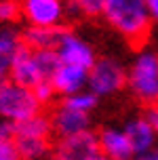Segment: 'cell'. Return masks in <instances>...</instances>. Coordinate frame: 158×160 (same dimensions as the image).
<instances>
[{
	"label": "cell",
	"mask_w": 158,
	"mask_h": 160,
	"mask_svg": "<svg viewBox=\"0 0 158 160\" xmlns=\"http://www.w3.org/2000/svg\"><path fill=\"white\" fill-rule=\"evenodd\" d=\"M101 17L137 51L143 48L154 28L143 0H108Z\"/></svg>",
	"instance_id": "6da1fadb"
},
{
	"label": "cell",
	"mask_w": 158,
	"mask_h": 160,
	"mask_svg": "<svg viewBox=\"0 0 158 160\" xmlns=\"http://www.w3.org/2000/svg\"><path fill=\"white\" fill-rule=\"evenodd\" d=\"M126 88L131 95L148 105H158V51L139 48L126 68Z\"/></svg>",
	"instance_id": "7a4b0ae2"
},
{
	"label": "cell",
	"mask_w": 158,
	"mask_h": 160,
	"mask_svg": "<svg viewBox=\"0 0 158 160\" xmlns=\"http://www.w3.org/2000/svg\"><path fill=\"white\" fill-rule=\"evenodd\" d=\"M42 112L44 110L34 97L32 88L15 84L11 80L0 84V120H7L11 124H21Z\"/></svg>",
	"instance_id": "3957f363"
},
{
	"label": "cell",
	"mask_w": 158,
	"mask_h": 160,
	"mask_svg": "<svg viewBox=\"0 0 158 160\" xmlns=\"http://www.w3.org/2000/svg\"><path fill=\"white\" fill-rule=\"evenodd\" d=\"M126 87V68L114 57H97L87 76V88L97 97H110Z\"/></svg>",
	"instance_id": "277c9868"
},
{
	"label": "cell",
	"mask_w": 158,
	"mask_h": 160,
	"mask_svg": "<svg viewBox=\"0 0 158 160\" xmlns=\"http://www.w3.org/2000/svg\"><path fill=\"white\" fill-rule=\"evenodd\" d=\"M21 19L32 28L65 25V0H19Z\"/></svg>",
	"instance_id": "5b68a950"
},
{
	"label": "cell",
	"mask_w": 158,
	"mask_h": 160,
	"mask_svg": "<svg viewBox=\"0 0 158 160\" xmlns=\"http://www.w3.org/2000/svg\"><path fill=\"white\" fill-rule=\"evenodd\" d=\"M55 53L59 57V61L63 65H74V68H82V70H91V65L95 63V48L89 44L84 38H80L78 34L72 30L70 25L65 28L59 44L55 47Z\"/></svg>",
	"instance_id": "8992f818"
},
{
	"label": "cell",
	"mask_w": 158,
	"mask_h": 160,
	"mask_svg": "<svg viewBox=\"0 0 158 160\" xmlns=\"http://www.w3.org/2000/svg\"><path fill=\"white\" fill-rule=\"evenodd\" d=\"M99 154L101 152L97 143V133L91 128L80 135L59 139L53 160H95Z\"/></svg>",
	"instance_id": "52a82bcc"
},
{
	"label": "cell",
	"mask_w": 158,
	"mask_h": 160,
	"mask_svg": "<svg viewBox=\"0 0 158 160\" xmlns=\"http://www.w3.org/2000/svg\"><path fill=\"white\" fill-rule=\"evenodd\" d=\"M48 118H51V128H53V135L57 137V141L65 139V137L80 135L84 131H91V116L89 114H80L61 103H57L53 108Z\"/></svg>",
	"instance_id": "ba28073f"
},
{
	"label": "cell",
	"mask_w": 158,
	"mask_h": 160,
	"mask_svg": "<svg viewBox=\"0 0 158 160\" xmlns=\"http://www.w3.org/2000/svg\"><path fill=\"white\" fill-rule=\"evenodd\" d=\"M99 152L110 160H135L133 148L122 127H103L97 133Z\"/></svg>",
	"instance_id": "9c48e42d"
},
{
	"label": "cell",
	"mask_w": 158,
	"mask_h": 160,
	"mask_svg": "<svg viewBox=\"0 0 158 160\" xmlns=\"http://www.w3.org/2000/svg\"><path fill=\"white\" fill-rule=\"evenodd\" d=\"M122 131L126 133L129 137V141H131V148H133V154L135 158L137 156H143V154H148L150 150H154L158 145V137L154 133V128L150 127V122L141 116H133V118H129L125 122V127Z\"/></svg>",
	"instance_id": "30bf717a"
},
{
	"label": "cell",
	"mask_w": 158,
	"mask_h": 160,
	"mask_svg": "<svg viewBox=\"0 0 158 160\" xmlns=\"http://www.w3.org/2000/svg\"><path fill=\"white\" fill-rule=\"evenodd\" d=\"M8 80L15 82V84H21L25 88H34L40 80L38 68H36V59H34V51L28 47H21L17 51L15 59H13V65H11V74H8Z\"/></svg>",
	"instance_id": "8fae6325"
},
{
	"label": "cell",
	"mask_w": 158,
	"mask_h": 160,
	"mask_svg": "<svg viewBox=\"0 0 158 160\" xmlns=\"http://www.w3.org/2000/svg\"><path fill=\"white\" fill-rule=\"evenodd\" d=\"M87 76L89 72L82 70V68H74V65H59L57 72L53 74L51 78V84L55 88L57 95L63 97H70V95H76L80 91L87 88Z\"/></svg>",
	"instance_id": "7c38bea8"
},
{
	"label": "cell",
	"mask_w": 158,
	"mask_h": 160,
	"mask_svg": "<svg viewBox=\"0 0 158 160\" xmlns=\"http://www.w3.org/2000/svg\"><path fill=\"white\" fill-rule=\"evenodd\" d=\"M21 47V30L15 25H0V84L8 80L13 59Z\"/></svg>",
	"instance_id": "4fadbf2b"
},
{
	"label": "cell",
	"mask_w": 158,
	"mask_h": 160,
	"mask_svg": "<svg viewBox=\"0 0 158 160\" xmlns=\"http://www.w3.org/2000/svg\"><path fill=\"white\" fill-rule=\"evenodd\" d=\"M65 28L68 25H61V28H32V25H25V30H21V42H23V47L32 48V51H55Z\"/></svg>",
	"instance_id": "5bb4252c"
},
{
	"label": "cell",
	"mask_w": 158,
	"mask_h": 160,
	"mask_svg": "<svg viewBox=\"0 0 158 160\" xmlns=\"http://www.w3.org/2000/svg\"><path fill=\"white\" fill-rule=\"evenodd\" d=\"M13 143L21 160H44L47 154L51 152V139H44V137L15 135Z\"/></svg>",
	"instance_id": "9a60e30c"
},
{
	"label": "cell",
	"mask_w": 158,
	"mask_h": 160,
	"mask_svg": "<svg viewBox=\"0 0 158 160\" xmlns=\"http://www.w3.org/2000/svg\"><path fill=\"white\" fill-rule=\"evenodd\" d=\"M15 135L51 139V137H53V128H51V118H48V114L42 112V114H38V116H34V118L21 122V124H15Z\"/></svg>",
	"instance_id": "2e32d148"
},
{
	"label": "cell",
	"mask_w": 158,
	"mask_h": 160,
	"mask_svg": "<svg viewBox=\"0 0 158 160\" xmlns=\"http://www.w3.org/2000/svg\"><path fill=\"white\" fill-rule=\"evenodd\" d=\"M59 103L65 105V108H70V110H76V112H80V114H89V116H91V112H93L95 108H97V103H99V97L93 95L89 88H84V91L76 93V95L63 97Z\"/></svg>",
	"instance_id": "e0dca14e"
},
{
	"label": "cell",
	"mask_w": 158,
	"mask_h": 160,
	"mask_svg": "<svg viewBox=\"0 0 158 160\" xmlns=\"http://www.w3.org/2000/svg\"><path fill=\"white\" fill-rule=\"evenodd\" d=\"M34 59H36V68H38V74H40L42 82L53 78L57 68L61 65L55 51H34Z\"/></svg>",
	"instance_id": "ac0fdd59"
},
{
	"label": "cell",
	"mask_w": 158,
	"mask_h": 160,
	"mask_svg": "<svg viewBox=\"0 0 158 160\" xmlns=\"http://www.w3.org/2000/svg\"><path fill=\"white\" fill-rule=\"evenodd\" d=\"M21 19L19 0H0V25H15Z\"/></svg>",
	"instance_id": "d6986e66"
},
{
	"label": "cell",
	"mask_w": 158,
	"mask_h": 160,
	"mask_svg": "<svg viewBox=\"0 0 158 160\" xmlns=\"http://www.w3.org/2000/svg\"><path fill=\"white\" fill-rule=\"evenodd\" d=\"M82 17H101L108 0H74Z\"/></svg>",
	"instance_id": "ffe728a7"
},
{
	"label": "cell",
	"mask_w": 158,
	"mask_h": 160,
	"mask_svg": "<svg viewBox=\"0 0 158 160\" xmlns=\"http://www.w3.org/2000/svg\"><path fill=\"white\" fill-rule=\"evenodd\" d=\"M32 93H34V97L38 99V103L44 108V105H51L53 101H55V88H53V84H51V80H44V82H38L36 87L32 88Z\"/></svg>",
	"instance_id": "44dd1931"
},
{
	"label": "cell",
	"mask_w": 158,
	"mask_h": 160,
	"mask_svg": "<svg viewBox=\"0 0 158 160\" xmlns=\"http://www.w3.org/2000/svg\"><path fill=\"white\" fill-rule=\"evenodd\" d=\"M0 160H21L13 139H2L0 137Z\"/></svg>",
	"instance_id": "7402d4cb"
},
{
	"label": "cell",
	"mask_w": 158,
	"mask_h": 160,
	"mask_svg": "<svg viewBox=\"0 0 158 160\" xmlns=\"http://www.w3.org/2000/svg\"><path fill=\"white\" fill-rule=\"evenodd\" d=\"M143 118L150 122V127L154 128V133L158 137V105H148L145 112H143Z\"/></svg>",
	"instance_id": "603a6c76"
},
{
	"label": "cell",
	"mask_w": 158,
	"mask_h": 160,
	"mask_svg": "<svg viewBox=\"0 0 158 160\" xmlns=\"http://www.w3.org/2000/svg\"><path fill=\"white\" fill-rule=\"evenodd\" d=\"M0 137L2 139H13L15 137V124H11L7 120H0Z\"/></svg>",
	"instance_id": "cb8c5ba5"
},
{
	"label": "cell",
	"mask_w": 158,
	"mask_h": 160,
	"mask_svg": "<svg viewBox=\"0 0 158 160\" xmlns=\"http://www.w3.org/2000/svg\"><path fill=\"white\" fill-rule=\"evenodd\" d=\"M145 2V8H148V15H150L152 23L158 25V0H143Z\"/></svg>",
	"instance_id": "d4e9b609"
},
{
	"label": "cell",
	"mask_w": 158,
	"mask_h": 160,
	"mask_svg": "<svg viewBox=\"0 0 158 160\" xmlns=\"http://www.w3.org/2000/svg\"><path fill=\"white\" fill-rule=\"evenodd\" d=\"M135 160H158V145L154 150H150L148 154H143V156H137Z\"/></svg>",
	"instance_id": "484cf974"
}]
</instances>
